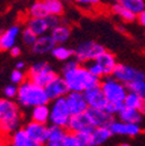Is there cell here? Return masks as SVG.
<instances>
[{
	"mask_svg": "<svg viewBox=\"0 0 145 146\" xmlns=\"http://www.w3.org/2000/svg\"><path fill=\"white\" fill-rule=\"evenodd\" d=\"M62 73L70 92L84 93L88 88L100 84V79L94 77L86 66H81L76 58L67 60L63 65Z\"/></svg>",
	"mask_w": 145,
	"mask_h": 146,
	"instance_id": "cell-1",
	"label": "cell"
},
{
	"mask_svg": "<svg viewBox=\"0 0 145 146\" xmlns=\"http://www.w3.org/2000/svg\"><path fill=\"white\" fill-rule=\"evenodd\" d=\"M22 114L20 104L11 99H1L0 101V126L4 136H11L16 130L21 129Z\"/></svg>",
	"mask_w": 145,
	"mask_h": 146,
	"instance_id": "cell-2",
	"label": "cell"
},
{
	"mask_svg": "<svg viewBox=\"0 0 145 146\" xmlns=\"http://www.w3.org/2000/svg\"><path fill=\"white\" fill-rule=\"evenodd\" d=\"M50 98L45 90V87H42L34 81L27 79L19 86V92L16 96V102L22 108H34L36 106L48 104Z\"/></svg>",
	"mask_w": 145,
	"mask_h": 146,
	"instance_id": "cell-3",
	"label": "cell"
},
{
	"mask_svg": "<svg viewBox=\"0 0 145 146\" xmlns=\"http://www.w3.org/2000/svg\"><path fill=\"white\" fill-rule=\"evenodd\" d=\"M100 86L110 103H123L129 93L128 86L122 84L113 76H106L100 80Z\"/></svg>",
	"mask_w": 145,
	"mask_h": 146,
	"instance_id": "cell-4",
	"label": "cell"
},
{
	"mask_svg": "<svg viewBox=\"0 0 145 146\" xmlns=\"http://www.w3.org/2000/svg\"><path fill=\"white\" fill-rule=\"evenodd\" d=\"M56 77V71L47 62H36L28 71V79L42 87H47Z\"/></svg>",
	"mask_w": 145,
	"mask_h": 146,
	"instance_id": "cell-5",
	"label": "cell"
},
{
	"mask_svg": "<svg viewBox=\"0 0 145 146\" xmlns=\"http://www.w3.org/2000/svg\"><path fill=\"white\" fill-rule=\"evenodd\" d=\"M106 49L98 42L94 41H84L77 45L73 50V58H76L80 64L95 60Z\"/></svg>",
	"mask_w": 145,
	"mask_h": 146,
	"instance_id": "cell-6",
	"label": "cell"
},
{
	"mask_svg": "<svg viewBox=\"0 0 145 146\" xmlns=\"http://www.w3.org/2000/svg\"><path fill=\"white\" fill-rule=\"evenodd\" d=\"M72 114L67 106L66 99L61 98L52 100L50 103V123L52 125H57L62 127H66Z\"/></svg>",
	"mask_w": 145,
	"mask_h": 146,
	"instance_id": "cell-7",
	"label": "cell"
},
{
	"mask_svg": "<svg viewBox=\"0 0 145 146\" xmlns=\"http://www.w3.org/2000/svg\"><path fill=\"white\" fill-rule=\"evenodd\" d=\"M112 76L125 86H129L139 80H145V72L125 64H117Z\"/></svg>",
	"mask_w": 145,
	"mask_h": 146,
	"instance_id": "cell-8",
	"label": "cell"
},
{
	"mask_svg": "<svg viewBox=\"0 0 145 146\" xmlns=\"http://www.w3.org/2000/svg\"><path fill=\"white\" fill-rule=\"evenodd\" d=\"M84 94H85V98H86V101H87L89 108L103 109V110H106V108L109 102H108L100 84L94 87L88 88L87 90L84 92Z\"/></svg>",
	"mask_w": 145,
	"mask_h": 146,
	"instance_id": "cell-9",
	"label": "cell"
},
{
	"mask_svg": "<svg viewBox=\"0 0 145 146\" xmlns=\"http://www.w3.org/2000/svg\"><path fill=\"white\" fill-rule=\"evenodd\" d=\"M66 129L69 130V132L72 133H85V132H92L94 130V126L90 122L87 113L84 114H79V115H73L71 117Z\"/></svg>",
	"mask_w": 145,
	"mask_h": 146,
	"instance_id": "cell-10",
	"label": "cell"
},
{
	"mask_svg": "<svg viewBox=\"0 0 145 146\" xmlns=\"http://www.w3.org/2000/svg\"><path fill=\"white\" fill-rule=\"evenodd\" d=\"M23 129L29 135V137L34 139L36 143H39L42 146L45 145V141L48 138V130H49V126L47 124L39 123L35 121H29L23 125Z\"/></svg>",
	"mask_w": 145,
	"mask_h": 146,
	"instance_id": "cell-11",
	"label": "cell"
},
{
	"mask_svg": "<svg viewBox=\"0 0 145 146\" xmlns=\"http://www.w3.org/2000/svg\"><path fill=\"white\" fill-rule=\"evenodd\" d=\"M66 102L67 106L70 108V111L73 115H79V114H84L88 110V103L86 101L85 94L80 93V92H70L66 96Z\"/></svg>",
	"mask_w": 145,
	"mask_h": 146,
	"instance_id": "cell-12",
	"label": "cell"
},
{
	"mask_svg": "<svg viewBox=\"0 0 145 146\" xmlns=\"http://www.w3.org/2000/svg\"><path fill=\"white\" fill-rule=\"evenodd\" d=\"M109 127L113 135H118L124 137H136L142 131L139 124L123 122L121 119H114Z\"/></svg>",
	"mask_w": 145,
	"mask_h": 146,
	"instance_id": "cell-13",
	"label": "cell"
},
{
	"mask_svg": "<svg viewBox=\"0 0 145 146\" xmlns=\"http://www.w3.org/2000/svg\"><path fill=\"white\" fill-rule=\"evenodd\" d=\"M21 28L17 25H13L6 28L0 35V48H1V50L9 51L13 46H15L17 38L21 37Z\"/></svg>",
	"mask_w": 145,
	"mask_h": 146,
	"instance_id": "cell-14",
	"label": "cell"
},
{
	"mask_svg": "<svg viewBox=\"0 0 145 146\" xmlns=\"http://www.w3.org/2000/svg\"><path fill=\"white\" fill-rule=\"evenodd\" d=\"M45 90H47V93L51 101L56 100V99H61V98H65L70 93L69 87H67L64 78L59 77V76H57L45 87Z\"/></svg>",
	"mask_w": 145,
	"mask_h": 146,
	"instance_id": "cell-15",
	"label": "cell"
},
{
	"mask_svg": "<svg viewBox=\"0 0 145 146\" xmlns=\"http://www.w3.org/2000/svg\"><path fill=\"white\" fill-rule=\"evenodd\" d=\"M90 122H92L94 127H101V126H110V124L114 121L113 115H110L108 111L103 109H93L88 108L86 111Z\"/></svg>",
	"mask_w": 145,
	"mask_h": 146,
	"instance_id": "cell-16",
	"label": "cell"
},
{
	"mask_svg": "<svg viewBox=\"0 0 145 146\" xmlns=\"http://www.w3.org/2000/svg\"><path fill=\"white\" fill-rule=\"evenodd\" d=\"M56 45L57 43L55 42L52 36L50 34H45L39 36L34 45L31 46V51L36 54H47V53H51Z\"/></svg>",
	"mask_w": 145,
	"mask_h": 146,
	"instance_id": "cell-17",
	"label": "cell"
},
{
	"mask_svg": "<svg viewBox=\"0 0 145 146\" xmlns=\"http://www.w3.org/2000/svg\"><path fill=\"white\" fill-rule=\"evenodd\" d=\"M67 129L57 125H50L48 130V138L45 141V146H63L65 138L67 136Z\"/></svg>",
	"mask_w": 145,
	"mask_h": 146,
	"instance_id": "cell-18",
	"label": "cell"
},
{
	"mask_svg": "<svg viewBox=\"0 0 145 146\" xmlns=\"http://www.w3.org/2000/svg\"><path fill=\"white\" fill-rule=\"evenodd\" d=\"M47 17H29L27 21V28H29L37 36L49 34V31H51V27Z\"/></svg>",
	"mask_w": 145,
	"mask_h": 146,
	"instance_id": "cell-19",
	"label": "cell"
},
{
	"mask_svg": "<svg viewBox=\"0 0 145 146\" xmlns=\"http://www.w3.org/2000/svg\"><path fill=\"white\" fill-rule=\"evenodd\" d=\"M8 141L14 146H42L39 143H36L34 139H31L23 127L12 133L8 137Z\"/></svg>",
	"mask_w": 145,
	"mask_h": 146,
	"instance_id": "cell-20",
	"label": "cell"
},
{
	"mask_svg": "<svg viewBox=\"0 0 145 146\" xmlns=\"http://www.w3.org/2000/svg\"><path fill=\"white\" fill-rule=\"evenodd\" d=\"M100 65L101 67L103 68L104 71V76H112L114 70L116 68L117 66V62H116V57L114 54L109 51H104L103 53H101L100 56L95 59Z\"/></svg>",
	"mask_w": 145,
	"mask_h": 146,
	"instance_id": "cell-21",
	"label": "cell"
},
{
	"mask_svg": "<svg viewBox=\"0 0 145 146\" xmlns=\"http://www.w3.org/2000/svg\"><path fill=\"white\" fill-rule=\"evenodd\" d=\"M118 119L123 122H128V123H135V124H140L143 119V113L139 109H132L128 107H123L121 109V111L117 114Z\"/></svg>",
	"mask_w": 145,
	"mask_h": 146,
	"instance_id": "cell-22",
	"label": "cell"
},
{
	"mask_svg": "<svg viewBox=\"0 0 145 146\" xmlns=\"http://www.w3.org/2000/svg\"><path fill=\"white\" fill-rule=\"evenodd\" d=\"M113 136V132L109 126H101V127H94V130L90 132L92 141L94 146H101L104 143H107Z\"/></svg>",
	"mask_w": 145,
	"mask_h": 146,
	"instance_id": "cell-23",
	"label": "cell"
},
{
	"mask_svg": "<svg viewBox=\"0 0 145 146\" xmlns=\"http://www.w3.org/2000/svg\"><path fill=\"white\" fill-rule=\"evenodd\" d=\"M30 117L31 121L47 124L48 122H50V106L41 104L34 107L30 111Z\"/></svg>",
	"mask_w": 145,
	"mask_h": 146,
	"instance_id": "cell-24",
	"label": "cell"
},
{
	"mask_svg": "<svg viewBox=\"0 0 145 146\" xmlns=\"http://www.w3.org/2000/svg\"><path fill=\"white\" fill-rule=\"evenodd\" d=\"M50 35L53 37L57 44H65L71 37V28L64 23H61L53 29H51Z\"/></svg>",
	"mask_w": 145,
	"mask_h": 146,
	"instance_id": "cell-25",
	"label": "cell"
},
{
	"mask_svg": "<svg viewBox=\"0 0 145 146\" xmlns=\"http://www.w3.org/2000/svg\"><path fill=\"white\" fill-rule=\"evenodd\" d=\"M112 11L115 15L120 16L123 21H126V22H132L137 19V15L131 11H129L122 3H114L112 6Z\"/></svg>",
	"mask_w": 145,
	"mask_h": 146,
	"instance_id": "cell-26",
	"label": "cell"
},
{
	"mask_svg": "<svg viewBox=\"0 0 145 146\" xmlns=\"http://www.w3.org/2000/svg\"><path fill=\"white\" fill-rule=\"evenodd\" d=\"M29 17H47L49 16L44 0H35L28 8Z\"/></svg>",
	"mask_w": 145,
	"mask_h": 146,
	"instance_id": "cell-27",
	"label": "cell"
},
{
	"mask_svg": "<svg viewBox=\"0 0 145 146\" xmlns=\"http://www.w3.org/2000/svg\"><path fill=\"white\" fill-rule=\"evenodd\" d=\"M51 54L55 59L66 63L67 60L72 59V57H73V50L65 46L64 44H57L55 46V49L52 50Z\"/></svg>",
	"mask_w": 145,
	"mask_h": 146,
	"instance_id": "cell-28",
	"label": "cell"
},
{
	"mask_svg": "<svg viewBox=\"0 0 145 146\" xmlns=\"http://www.w3.org/2000/svg\"><path fill=\"white\" fill-rule=\"evenodd\" d=\"M143 102H144V99L139 94L129 90V93H128V95H126L123 104H124V107L132 108V109H139L140 110V108L143 106Z\"/></svg>",
	"mask_w": 145,
	"mask_h": 146,
	"instance_id": "cell-29",
	"label": "cell"
},
{
	"mask_svg": "<svg viewBox=\"0 0 145 146\" xmlns=\"http://www.w3.org/2000/svg\"><path fill=\"white\" fill-rule=\"evenodd\" d=\"M45 6L48 8L49 15H56L61 16L64 13V1L62 0H44Z\"/></svg>",
	"mask_w": 145,
	"mask_h": 146,
	"instance_id": "cell-30",
	"label": "cell"
},
{
	"mask_svg": "<svg viewBox=\"0 0 145 146\" xmlns=\"http://www.w3.org/2000/svg\"><path fill=\"white\" fill-rule=\"evenodd\" d=\"M121 3L129 11L135 13L136 15H138L145 11V1L144 0H122Z\"/></svg>",
	"mask_w": 145,
	"mask_h": 146,
	"instance_id": "cell-31",
	"label": "cell"
},
{
	"mask_svg": "<svg viewBox=\"0 0 145 146\" xmlns=\"http://www.w3.org/2000/svg\"><path fill=\"white\" fill-rule=\"evenodd\" d=\"M37 37L39 36L36 35L35 33H33L29 28H25L23 30H22V33H21V41H22V43L23 44H26L27 46H33L34 45V43L36 42V40H37Z\"/></svg>",
	"mask_w": 145,
	"mask_h": 146,
	"instance_id": "cell-32",
	"label": "cell"
},
{
	"mask_svg": "<svg viewBox=\"0 0 145 146\" xmlns=\"http://www.w3.org/2000/svg\"><path fill=\"white\" fill-rule=\"evenodd\" d=\"M86 67L88 68V71L92 73L94 77H96V78H99V79L106 77V76H104V71H103V68L101 67V65H100L96 60L88 62L87 65H86Z\"/></svg>",
	"mask_w": 145,
	"mask_h": 146,
	"instance_id": "cell-33",
	"label": "cell"
},
{
	"mask_svg": "<svg viewBox=\"0 0 145 146\" xmlns=\"http://www.w3.org/2000/svg\"><path fill=\"white\" fill-rule=\"evenodd\" d=\"M9 78H11V82L16 85V86H20L22 82L26 81V74L23 73V71L22 70H17V68L12 71Z\"/></svg>",
	"mask_w": 145,
	"mask_h": 146,
	"instance_id": "cell-34",
	"label": "cell"
},
{
	"mask_svg": "<svg viewBox=\"0 0 145 146\" xmlns=\"http://www.w3.org/2000/svg\"><path fill=\"white\" fill-rule=\"evenodd\" d=\"M17 92H19V86H16L14 84H9V85H6L4 87L3 94H4V98L13 100V99H16Z\"/></svg>",
	"mask_w": 145,
	"mask_h": 146,
	"instance_id": "cell-35",
	"label": "cell"
},
{
	"mask_svg": "<svg viewBox=\"0 0 145 146\" xmlns=\"http://www.w3.org/2000/svg\"><path fill=\"white\" fill-rule=\"evenodd\" d=\"M128 88H129V90H131V92H135V93L139 94L145 100V80L136 81V82L129 85Z\"/></svg>",
	"mask_w": 145,
	"mask_h": 146,
	"instance_id": "cell-36",
	"label": "cell"
},
{
	"mask_svg": "<svg viewBox=\"0 0 145 146\" xmlns=\"http://www.w3.org/2000/svg\"><path fill=\"white\" fill-rule=\"evenodd\" d=\"M63 146H82L78 136L76 133H72V132H69L66 138H65V141H64V145Z\"/></svg>",
	"mask_w": 145,
	"mask_h": 146,
	"instance_id": "cell-37",
	"label": "cell"
},
{
	"mask_svg": "<svg viewBox=\"0 0 145 146\" xmlns=\"http://www.w3.org/2000/svg\"><path fill=\"white\" fill-rule=\"evenodd\" d=\"M124 107L123 103H108L107 108H106V111H108L110 115H117L120 111H121V109Z\"/></svg>",
	"mask_w": 145,
	"mask_h": 146,
	"instance_id": "cell-38",
	"label": "cell"
},
{
	"mask_svg": "<svg viewBox=\"0 0 145 146\" xmlns=\"http://www.w3.org/2000/svg\"><path fill=\"white\" fill-rule=\"evenodd\" d=\"M81 145L82 146H94L92 141V137H90V132H85V133H79L77 135Z\"/></svg>",
	"mask_w": 145,
	"mask_h": 146,
	"instance_id": "cell-39",
	"label": "cell"
},
{
	"mask_svg": "<svg viewBox=\"0 0 145 146\" xmlns=\"http://www.w3.org/2000/svg\"><path fill=\"white\" fill-rule=\"evenodd\" d=\"M73 1L80 7H94L101 3V0H73Z\"/></svg>",
	"mask_w": 145,
	"mask_h": 146,
	"instance_id": "cell-40",
	"label": "cell"
},
{
	"mask_svg": "<svg viewBox=\"0 0 145 146\" xmlns=\"http://www.w3.org/2000/svg\"><path fill=\"white\" fill-rule=\"evenodd\" d=\"M48 21H49V25L51 27V29H53L55 27H57L58 25H61V19H59V16H56V15H49L48 17Z\"/></svg>",
	"mask_w": 145,
	"mask_h": 146,
	"instance_id": "cell-41",
	"label": "cell"
},
{
	"mask_svg": "<svg viewBox=\"0 0 145 146\" xmlns=\"http://www.w3.org/2000/svg\"><path fill=\"white\" fill-rule=\"evenodd\" d=\"M9 53H11L12 57H19L20 54H21V49H20V46H17V45L13 46V48L9 50Z\"/></svg>",
	"mask_w": 145,
	"mask_h": 146,
	"instance_id": "cell-42",
	"label": "cell"
},
{
	"mask_svg": "<svg viewBox=\"0 0 145 146\" xmlns=\"http://www.w3.org/2000/svg\"><path fill=\"white\" fill-rule=\"evenodd\" d=\"M137 19H138V21H139V23L145 28V11L144 12H142L140 14H138L137 15Z\"/></svg>",
	"mask_w": 145,
	"mask_h": 146,
	"instance_id": "cell-43",
	"label": "cell"
},
{
	"mask_svg": "<svg viewBox=\"0 0 145 146\" xmlns=\"http://www.w3.org/2000/svg\"><path fill=\"white\" fill-rule=\"evenodd\" d=\"M25 67H26L25 62H17L16 65H15V68H17V70H22V71H23Z\"/></svg>",
	"mask_w": 145,
	"mask_h": 146,
	"instance_id": "cell-44",
	"label": "cell"
},
{
	"mask_svg": "<svg viewBox=\"0 0 145 146\" xmlns=\"http://www.w3.org/2000/svg\"><path fill=\"white\" fill-rule=\"evenodd\" d=\"M140 111L143 113V115H145V100H144V102H143V106H142V108H140Z\"/></svg>",
	"mask_w": 145,
	"mask_h": 146,
	"instance_id": "cell-45",
	"label": "cell"
},
{
	"mask_svg": "<svg viewBox=\"0 0 145 146\" xmlns=\"http://www.w3.org/2000/svg\"><path fill=\"white\" fill-rule=\"evenodd\" d=\"M108 1H112V3H121L122 0H108Z\"/></svg>",
	"mask_w": 145,
	"mask_h": 146,
	"instance_id": "cell-46",
	"label": "cell"
},
{
	"mask_svg": "<svg viewBox=\"0 0 145 146\" xmlns=\"http://www.w3.org/2000/svg\"><path fill=\"white\" fill-rule=\"evenodd\" d=\"M5 146H14V145H12V144H11V143H9V141H7V143H6V145H5Z\"/></svg>",
	"mask_w": 145,
	"mask_h": 146,
	"instance_id": "cell-47",
	"label": "cell"
},
{
	"mask_svg": "<svg viewBox=\"0 0 145 146\" xmlns=\"http://www.w3.org/2000/svg\"><path fill=\"white\" fill-rule=\"evenodd\" d=\"M62 1H64V3H70V1H73V0H62Z\"/></svg>",
	"mask_w": 145,
	"mask_h": 146,
	"instance_id": "cell-48",
	"label": "cell"
},
{
	"mask_svg": "<svg viewBox=\"0 0 145 146\" xmlns=\"http://www.w3.org/2000/svg\"><path fill=\"white\" fill-rule=\"evenodd\" d=\"M120 146H131V145H129V144H121Z\"/></svg>",
	"mask_w": 145,
	"mask_h": 146,
	"instance_id": "cell-49",
	"label": "cell"
}]
</instances>
